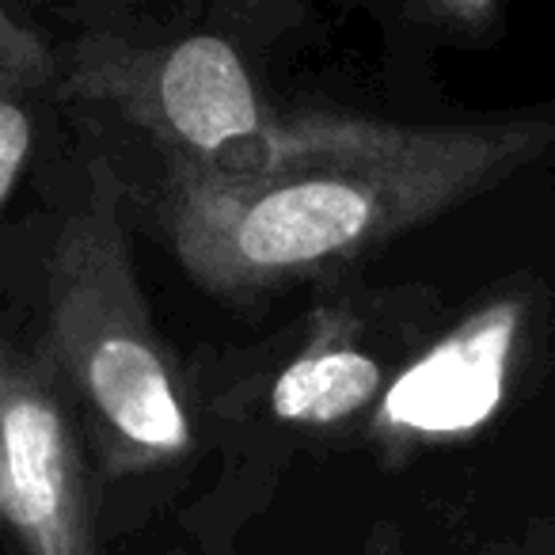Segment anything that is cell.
<instances>
[{
  "instance_id": "6da1fadb",
  "label": "cell",
  "mask_w": 555,
  "mask_h": 555,
  "mask_svg": "<svg viewBox=\"0 0 555 555\" xmlns=\"http://www.w3.org/2000/svg\"><path fill=\"white\" fill-rule=\"evenodd\" d=\"M547 145V122L418 130L332 111L270 118L209 168L168 164L164 224L202 289L270 294L335 274L506 183Z\"/></svg>"
},
{
  "instance_id": "7a4b0ae2",
  "label": "cell",
  "mask_w": 555,
  "mask_h": 555,
  "mask_svg": "<svg viewBox=\"0 0 555 555\" xmlns=\"http://www.w3.org/2000/svg\"><path fill=\"white\" fill-rule=\"evenodd\" d=\"M77 411L107 479L176 468L194 453L183 380L149 317L122 221V183L92 164L47 255L35 347Z\"/></svg>"
},
{
  "instance_id": "3957f363",
  "label": "cell",
  "mask_w": 555,
  "mask_h": 555,
  "mask_svg": "<svg viewBox=\"0 0 555 555\" xmlns=\"http://www.w3.org/2000/svg\"><path fill=\"white\" fill-rule=\"evenodd\" d=\"M73 88L122 111L179 168L224 160L274 118L244 57L217 35H191L160 50L92 42L77 54Z\"/></svg>"
},
{
  "instance_id": "277c9868",
  "label": "cell",
  "mask_w": 555,
  "mask_h": 555,
  "mask_svg": "<svg viewBox=\"0 0 555 555\" xmlns=\"http://www.w3.org/2000/svg\"><path fill=\"white\" fill-rule=\"evenodd\" d=\"M85 446L42 354L0 327V525L24 555H100Z\"/></svg>"
},
{
  "instance_id": "5b68a950",
  "label": "cell",
  "mask_w": 555,
  "mask_h": 555,
  "mask_svg": "<svg viewBox=\"0 0 555 555\" xmlns=\"http://www.w3.org/2000/svg\"><path fill=\"white\" fill-rule=\"evenodd\" d=\"M529 305L499 297L426 347L380 396L373 438L385 453H411L472 434L502 408Z\"/></svg>"
},
{
  "instance_id": "8992f818",
  "label": "cell",
  "mask_w": 555,
  "mask_h": 555,
  "mask_svg": "<svg viewBox=\"0 0 555 555\" xmlns=\"http://www.w3.org/2000/svg\"><path fill=\"white\" fill-rule=\"evenodd\" d=\"M385 396V365L362 343L358 320L324 309L270 388V411L305 430H335Z\"/></svg>"
},
{
  "instance_id": "52a82bcc",
  "label": "cell",
  "mask_w": 555,
  "mask_h": 555,
  "mask_svg": "<svg viewBox=\"0 0 555 555\" xmlns=\"http://www.w3.org/2000/svg\"><path fill=\"white\" fill-rule=\"evenodd\" d=\"M27 92L31 85H24L16 73L0 65V214L16 194L35 149V118L27 107Z\"/></svg>"
},
{
  "instance_id": "ba28073f",
  "label": "cell",
  "mask_w": 555,
  "mask_h": 555,
  "mask_svg": "<svg viewBox=\"0 0 555 555\" xmlns=\"http://www.w3.org/2000/svg\"><path fill=\"white\" fill-rule=\"evenodd\" d=\"M0 65L9 73H16L31 88L50 80V73H54V57H50L47 42L27 24H20L4 4H0Z\"/></svg>"
},
{
  "instance_id": "9c48e42d",
  "label": "cell",
  "mask_w": 555,
  "mask_h": 555,
  "mask_svg": "<svg viewBox=\"0 0 555 555\" xmlns=\"http://www.w3.org/2000/svg\"><path fill=\"white\" fill-rule=\"evenodd\" d=\"M434 24L449 27L461 35H479L494 24L499 0H418Z\"/></svg>"
},
{
  "instance_id": "30bf717a",
  "label": "cell",
  "mask_w": 555,
  "mask_h": 555,
  "mask_svg": "<svg viewBox=\"0 0 555 555\" xmlns=\"http://www.w3.org/2000/svg\"><path fill=\"white\" fill-rule=\"evenodd\" d=\"M362 555H403L400 537L392 529H373V537L365 540V552Z\"/></svg>"
}]
</instances>
